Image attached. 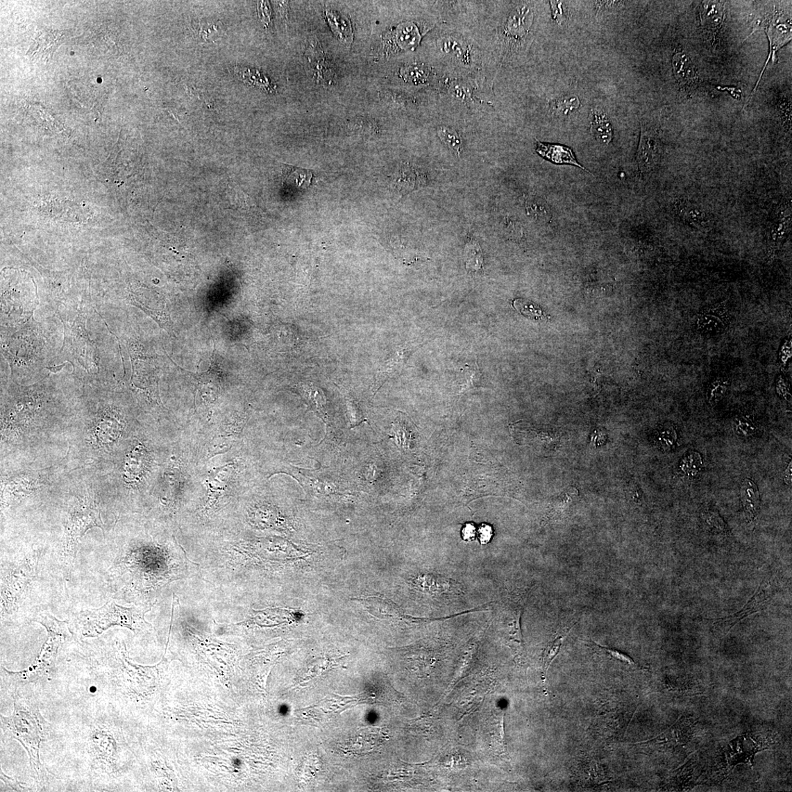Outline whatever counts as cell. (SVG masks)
Listing matches in <instances>:
<instances>
[{
	"label": "cell",
	"mask_w": 792,
	"mask_h": 792,
	"mask_svg": "<svg viewBox=\"0 0 792 792\" xmlns=\"http://www.w3.org/2000/svg\"><path fill=\"white\" fill-rule=\"evenodd\" d=\"M125 717L101 698L78 700L53 725L71 767L92 791H122L129 768Z\"/></svg>",
	"instance_id": "obj_1"
},
{
	"label": "cell",
	"mask_w": 792,
	"mask_h": 792,
	"mask_svg": "<svg viewBox=\"0 0 792 792\" xmlns=\"http://www.w3.org/2000/svg\"><path fill=\"white\" fill-rule=\"evenodd\" d=\"M14 711L8 717L0 716V728L5 739L19 741L30 759L37 791H46L54 776L41 761L42 744L54 739V726L42 715L35 688L23 686L10 693Z\"/></svg>",
	"instance_id": "obj_2"
},
{
	"label": "cell",
	"mask_w": 792,
	"mask_h": 792,
	"mask_svg": "<svg viewBox=\"0 0 792 792\" xmlns=\"http://www.w3.org/2000/svg\"><path fill=\"white\" fill-rule=\"evenodd\" d=\"M33 621L46 628L47 641L27 668L14 672L1 666V689L8 694L23 686H32L38 691L44 684L53 680L59 655L64 646L74 639L67 621H60L49 614H38Z\"/></svg>",
	"instance_id": "obj_3"
},
{
	"label": "cell",
	"mask_w": 792,
	"mask_h": 792,
	"mask_svg": "<svg viewBox=\"0 0 792 792\" xmlns=\"http://www.w3.org/2000/svg\"><path fill=\"white\" fill-rule=\"evenodd\" d=\"M85 305L83 303L71 326L61 319L64 324V341L58 357L71 362L74 373L81 371L95 376L100 372L103 364H109V357L103 353V346H99L98 342L90 339L86 328L88 311L85 308Z\"/></svg>",
	"instance_id": "obj_4"
},
{
	"label": "cell",
	"mask_w": 792,
	"mask_h": 792,
	"mask_svg": "<svg viewBox=\"0 0 792 792\" xmlns=\"http://www.w3.org/2000/svg\"><path fill=\"white\" fill-rule=\"evenodd\" d=\"M2 353L12 373L21 369H35L45 364V335L40 323L31 318L15 328H2Z\"/></svg>",
	"instance_id": "obj_5"
},
{
	"label": "cell",
	"mask_w": 792,
	"mask_h": 792,
	"mask_svg": "<svg viewBox=\"0 0 792 792\" xmlns=\"http://www.w3.org/2000/svg\"><path fill=\"white\" fill-rule=\"evenodd\" d=\"M149 610L151 609L144 610L135 607H126L110 600L100 608L82 612L78 622L85 638L99 637L115 626L128 628L136 634L151 628L145 619V615Z\"/></svg>",
	"instance_id": "obj_6"
},
{
	"label": "cell",
	"mask_w": 792,
	"mask_h": 792,
	"mask_svg": "<svg viewBox=\"0 0 792 792\" xmlns=\"http://www.w3.org/2000/svg\"><path fill=\"white\" fill-rule=\"evenodd\" d=\"M94 527L103 529L100 511L92 502L77 505L71 513L67 528V550L73 554L87 530Z\"/></svg>",
	"instance_id": "obj_7"
},
{
	"label": "cell",
	"mask_w": 792,
	"mask_h": 792,
	"mask_svg": "<svg viewBox=\"0 0 792 792\" xmlns=\"http://www.w3.org/2000/svg\"><path fill=\"white\" fill-rule=\"evenodd\" d=\"M305 56L315 82L324 87L332 86L335 80V69L316 37L310 40Z\"/></svg>",
	"instance_id": "obj_8"
},
{
	"label": "cell",
	"mask_w": 792,
	"mask_h": 792,
	"mask_svg": "<svg viewBox=\"0 0 792 792\" xmlns=\"http://www.w3.org/2000/svg\"><path fill=\"white\" fill-rule=\"evenodd\" d=\"M418 342L408 343L400 346L392 357L386 360L376 372L374 379V394L389 380L401 373L407 364L412 355L421 346Z\"/></svg>",
	"instance_id": "obj_9"
},
{
	"label": "cell",
	"mask_w": 792,
	"mask_h": 792,
	"mask_svg": "<svg viewBox=\"0 0 792 792\" xmlns=\"http://www.w3.org/2000/svg\"><path fill=\"white\" fill-rule=\"evenodd\" d=\"M659 134L655 128L642 125L637 162L641 174L651 172L660 159Z\"/></svg>",
	"instance_id": "obj_10"
},
{
	"label": "cell",
	"mask_w": 792,
	"mask_h": 792,
	"mask_svg": "<svg viewBox=\"0 0 792 792\" xmlns=\"http://www.w3.org/2000/svg\"><path fill=\"white\" fill-rule=\"evenodd\" d=\"M244 426V420L226 424L212 439L209 457H212L218 454L226 453L239 440Z\"/></svg>",
	"instance_id": "obj_11"
},
{
	"label": "cell",
	"mask_w": 792,
	"mask_h": 792,
	"mask_svg": "<svg viewBox=\"0 0 792 792\" xmlns=\"http://www.w3.org/2000/svg\"><path fill=\"white\" fill-rule=\"evenodd\" d=\"M729 317L725 305L719 304L700 313L698 319V330L707 335H716L723 331Z\"/></svg>",
	"instance_id": "obj_12"
},
{
	"label": "cell",
	"mask_w": 792,
	"mask_h": 792,
	"mask_svg": "<svg viewBox=\"0 0 792 792\" xmlns=\"http://www.w3.org/2000/svg\"><path fill=\"white\" fill-rule=\"evenodd\" d=\"M357 600L364 605L369 614L375 617L398 620L411 618L406 616L403 610L395 603L381 597L369 596Z\"/></svg>",
	"instance_id": "obj_13"
},
{
	"label": "cell",
	"mask_w": 792,
	"mask_h": 792,
	"mask_svg": "<svg viewBox=\"0 0 792 792\" xmlns=\"http://www.w3.org/2000/svg\"><path fill=\"white\" fill-rule=\"evenodd\" d=\"M766 32H767L770 42V53L767 62H766L765 67L761 71L759 80L756 85V88L750 96V99L752 98V95H754L755 92H756L766 67L768 66L771 57L774 60L775 58L776 51L783 47L785 44L788 43L791 40V27H789V26L787 24L779 22L777 15L773 16L770 24H768V27L767 30H766Z\"/></svg>",
	"instance_id": "obj_14"
},
{
	"label": "cell",
	"mask_w": 792,
	"mask_h": 792,
	"mask_svg": "<svg viewBox=\"0 0 792 792\" xmlns=\"http://www.w3.org/2000/svg\"><path fill=\"white\" fill-rule=\"evenodd\" d=\"M537 153L541 158L557 165H571L589 172L577 160L573 149L562 145L538 142Z\"/></svg>",
	"instance_id": "obj_15"
},
{
	"label": "cell",
	"mask_w": 792,
	"mask_h": 792,
	"mask_svg": "<svg viewBox=\"0 0 792 792\" xmlns=\"http://www.w3.org/2000/svg\"><path fill=\"white\" fill-rule=\"evenodd\" d=\"M578 500V490L575 487L567 489L553 500L550 505L549 512L546 515V522H555L564 518L570 514L571 509L577 504Z\"/></svg>",
	"instance_id": "obj_16"
},
{
	"label": "cell",
	"mask_w": 792,
	"mask_h": 792,
	"mask_svg": "<svg viewBox=\"0 0 792 792\" xmlns=\"http://www.w3.org/2000/svg\"><path fill=\"white\" fill-rule=\"evenodd\" d=\"M326 15L330 27L337 39L346 47L352 44L354 35L352 24L348 17L330 8L326 9Z\"/></svg>",
	"instance_id": "obj_17"
},
{
	"label": "cell",
	"mask_w": 792,
	"mask_h": 792,
	"mask_svg": "<svg viewBox=\"0 0 792 792\" xmlns=\"http://www.w3.org/2000/svg\"><path fill=\"white\" fill-rule=\"evenodd\" d=\"M591 133L594 138L603 145H608L613 139V126L605 110L596 108L591 110Z\"/></svg>",
	"instance_id": "obj_18"
},
{
	"label": "cell",
	"mask_w": 792,
	"mask_h": 792,
	"mask_svg": "<svg viewBox=\"0 0 792 792\" xmlns=\"http://www.w3.org/2000/svg\"><path fill=\"white\" fill-rule=\"evenodd\" d=\"M673 73L683 85L694 84L698 79L696 67L691 59L684 53L675 55L672 60Z\"/></svg>",
	"instance_id": "obj_19"
},
{
	"label": "cell",
	"mask_w": 792,
	"mask_h": 792,
	"mask_svg": "<svg viewBox=\"0 0 792 792\" xmlns=\"http://www.w3.org/2000/svg\"><path fill=\"white\" fill-rule=\"evenodd\" d=\"M741 498L748 518L755 519L761 509V500L757 486L750 479H745L742 485Z\"/></svg>",
	"instance_id": "obj_20"
},
{
	"label": "cell",
	"mask_w": 792,
	"mask_h": 792,
	"mask_svg": "<svg viewBox=\"0 0 792 792\" xmlns=\"http://www.w3.org/2000/svg\"><path fill=\"white\" fill-rule=\"evenodd\" d=\"M723 17L724 9L720 2H704L700 7L701 25L708 31L717 30L722 24Z\"/></svg>",
	"instance_id": "obj_21"
},
{
	"label": "cell",
	"mask_w": 792,
	"mask_h": 792,
	"mask_svg": "<svg viewBox=\"0 0 792 792\" xmlns=\"http://www.w3.org/2000/svg\"><path fill=\"white\" fill-rule=\"evenodd\" d=\"M313 178L312 171L285 165L283 174V183L285 185L305 189L312 185Z\"/></svg>",
	"instance_id": "obj_22"
},
{
	"label": "cell",
	"mask_w": 792,
	"mask_h": 792,
	"mask_svg": "<svg viewBox=\"0 0 792 792\" xmlns=\"http://www.w3.org/2000/svg\"><path fill=\"white\" fill-rule=\"evenodd\" d=\"M300 389L309 405L317 412L323 419H328L327 401L321 389L313 384H303L300 386Z\"/></svg>",
	"instance_id": "obj_23"
},
{
	"label": "cell",
	"mask_w": 792,
	"mask_h": 792,
	"mask_svg": "<svg viewBox=\"0 0 792 792\" xmlns=\"http://www.w3.org/2000/svg\"><path fill=\"white\" fill-rule=\"evenodd\" d=\"M415 586L421 591L431 593H446L452 591L450 582L433 575L421 576L414 580Z\"/></svg>",
	"instance_id": "obj_24"
},
{
	"label": "cell",
	"mask_w": 792,
	"mask_h": 792,
	"mask_svg": "<svg viewBox=\"0 0 792 792\" xmlns=\"http://www.w3.org/2000/svg\"><path fill=\"white\" fill-rule=\"evenodd\" d=\"M236 73L244 82L261 88L268 93L275 92L276 90L268 78L262 73L253 69H239V67L236 69Z\"/></svg>",
	"instance_id": "obj_25"
},
{
	"label": "cell",
	"mask_w": 792,
	"mask_h": 792,
	"mask_svg": "<svg viewBox=\"0 0 792 792\" xmlns=\"http://www.w3.org/2000/svg\"><path fill=\"white\" fill-rule=\"evenodd\" d=\"M571 628V627L566 632L557 635V637L552 641L545 648L544 652V679H546L548 671L553 664V662L559 653L564 641L567 638Z\"/></svg>",
	"instance_id": "obj_26"
},
{
	"label": "cell",
	"mask_w": 792,
	"mask_h": 792,
	"mask_svg": "<svg viewBox=\"0 0 792 792\" xmlns=\"http://www.w3.org/2000/svg\"><path fill=\"white\" fill-rule=\"evenodd\" d=\"M466 267L471 270L477 271L482 268L483 264V253L478 243H471L466 245L465 249Z\"/></svg>",
	"instance_id": "obj_27"
},
{
	"label": "cell",
	"mask_w": 792,
	"mask_h": 792,
	"mask_svg": "<svg viewBox=\"0 0 792 792\" xmlns=\"http://www.w3.org/2000/svg\"><path fill=\"white\" fill-rule=\"evenodd\" d=\"M438 135L451 150L458 155L460 154L462 140L455 131L448 128L442 127L439 128Z\"/></svg>",
	"instance_id": "obj_28"
},
{
	"label": "cell",
	"mask_w": 792,
	"mask_h": 792,
	"mask_svg": "<svg viewBox=\"0 0 792 792\" xmlns=\"http://www.w3.org/2000/svg\"><path fill=\"white\" fill-rule=\"evenodd\" d=\"M513 305L519 312L525 316L535 319H541L544 317L541 310L530 302L523 300H516L514 301Z\"/></svg>",
	"instance_id": "obj_29"
},
{
	"label": "cell",
	"mask_w": 792,
	"mask_h": 792,
	"mask_svg": "<svg viewBox=\"0 0 792 792\" xmlns=\"http://www.w3.org/2000/svg\"><path fill=\"white\" fill-rule=\"evenodd\" d=\"M580 101L578 96L566 97L555 103L557 112L562 115H569L575 112L579 108Z\"/></svg>",
	"instance_id": "obj_30"
},
{
	"label": "cell",
	"mask_w": 792,
	"mask_h": 792,
	"mask_svg": "<svg viewBox=\"0 0 792 792\" xmlns=\"http://www.w3.org/2000/svg\"><path fill=\"white\" fill-rule=\"evenodd\" d=\"M258 17L260 22L265 28L269 27L271 20V10L270 4L267 1L258 2Z\"/></svg>",
	"instance_id": "obj_31"
},
{
	"label": "cell",
	"mask_w": 792,
	"mask_h": 792,
	"mask_svg": "<svg viewBox=\"0 0 792 792\" xmlns=\"http://www.w3.org/2000/svg\"><path fill=\"white\" fill-rule=\"evenodd\" d=\"M1 781L6 785L7 791H33V790L24 783H20L16 779L7 776L1 769Z\"/></svg>",
	"instance_id": "obj_32"
},
{
	"label": "cell",
	"mask_w": 792,
	"mask_h": 792,
	"mask_svg": "<svg viewBox=\"0 0 792 792\" xmlns=\"http://www.w3.org/2000/svg\"><path fill=\"white\" fill-rule=\"evenodd\" d=\"M727 388H728V387H727V383L724 380H718L712 382L709 389V400L711 401L712 403H716L718 401V398L719 397L720 398L721 397L718 391L723 395Z\"/></svg>",
	"instance_id": "obj_33"
},
{
	"label": "cell",
	"mask_w": 792,
	"mask_h": 792,
	"mask_svg": "<svg viewBox=\"0 0 792 792\" xmlns=\"http://www.w3.org/2000/svg\"><path fill=\"white\" fill-rule=\"evenodd\" d=\"M595 644L598 646L602 649H603V650L605 651V652L607 654H608L610 657L621 662V663L627 664L629 665H634V662L632 660V659L631 657L627 656L626 654L623 653L618 650H616V649H614V648H608V647H606V646H602L600 644H597L596 643H595Z\"/></svg>",
	"instance_id": "obj_34"
},
{
	"label": "cell",
	"mask_w": 792,
	"mask_h": 792,
	"mask_svg": "<svg viewBox=\"0 0 792 792\" xmlns=\"http://www.w3.org/2000/svg\"><path fill=\"white\" fill-rule=\"evenodd\" d=\"M478 538L482 544H486L490 541L493 536V530L490 525L483 524L479 528Z\"/></svg>",
	"instance_id": "obj_35"
},
{
	"label": "cell",
	"mask_w": 792,
	"mask_h": 792,
	"mask_svg": "<svg viewBox=\"0 0 792 792\" xmlns=\"http://www.w3.org/2000/svg\"><path fill=\"white\" fill-rule=\"evenodd\" d=\"M476 534L475 528L473 524H466L462 530V537L465 541L473 540Z\"/></svg>",
	"instance_id": "obj_36"
},
{
	"label": "cell",
	"mask_w": 792,
	"mask_h": 792,
	"mask_svg": "<svg viewBox=\"0 0 792 792\" xmlns=\"http://www.w3.org/2000/svg\"><path fill=\"white\" fill-rule=\"evenodd\" d=\"M550 3H551L552 7H553V18L556 20L560 19V18L563 14V10L562 8V3H558V2H550Z\"/></svg>",
	"instance_id": "obj_37"
},
{
	"label": "cell",
	"mask_w": 792,
	"mask_h": 792,
	"mask_svg": "<svg viewBox=\"0 0 792 792\" xmlns=\"http://www.w3.org/2000/svg\"><path fill=\"white\" fill-rule=\"evenodd\" d=\"M278 11L282 18L287 19L288 17L289 2H278Z\"/></svg>",
	"instance_id": "obj_38"
}]
</instances>
